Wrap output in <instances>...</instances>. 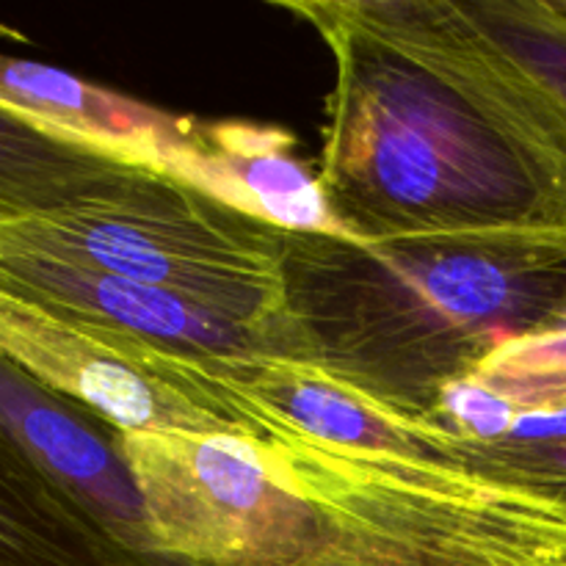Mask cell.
<instances>
[{"label":"cell","instance_id":"cell-10","mask_svg":"<svg viewBox=\"0 0 566 566\" xmlns=\"http://www.w3.org/2000/svg\"><path fill=\"white\" fill-rule=\"evenodd\" d=\"M169 171L282 232L348 235L321 177L310 175L293 155V138L276 127L188 119L186 144Z\"/></svg>","mask_w":566,"mask_h":566},{"label":"cell","instance_id":"cell-8","mask_svg":"<svg viewBox=\"0 0 566 566\" xmlns=\"http://www.w3.org/2000/svg\"><path fill=\"white\" fill-rule=\"evenodd\" d=\"M0 287L59 313L138 335L188 357L276 354V348L258 332L219 318L177 293L99 271H83L39 258H0Z\"/></svg>","mask_w":566,"mask_h":566},{"label":"cell","instance_id":"cell-3","mask_svg":"<svg viewBox=\"0 0 566 566\" xmlns=\"http://www.w3.org/2000/svg\"><path fill=\"white\" fill-rule=\"evenodd\" d=\"M0 258H39L177 293L302 357L285 232L186 177L114 158L3 114Z\"/></svg>","mask_w":566,"mask_h":566},{"label":"cell","instance_id":"cell-13","mask_svg":"<svg viewBox=\"0 0 566 566\" xmlns=\"http://www.w3.org/2000/svg\"><path fill=\"white\" fill-rule=\"evenodd\" d=\"M453 464L566 503V401L517 415L459 453Z\"/></svg>","mask_w":566,"mask_h":566},{"label":"cell","instance_id":"cell-9","mask_svg":"<svg viewBox=\"0 0 566 566\" xmlns=\"http://www.w3.org/2000/svg\"><path fill=\"white\" fill-rule=\"evenodd\" d=\"M3 431L75 492L111 534L119 536L149 566H177L155 547L136 479L122 459L114 437L94 429L92 420L72 412L61 396L33 381L25 370L3 359Z\"/></svg>","mask_w":566,"mask_h":566},{"label":"cell","instance_id":"cell-7","mask_svg":"<svg viewBox=\"0 0 566 566\" xmlns=\"http://www.w3.org/2000/svg\"><path fill=\"white\" fill-rule=\"evenodd\" d=\"M199 379L232 407L274 418L337 448L426 459L412 415L310 357H191Z\"/></svg>","mask_w":566,"mask_h":566},{"label":"cell","instance_id":"cell-2","mask_svg":"<svg viewBox=\"0 0 566 566\" xmlns=\"http://www.w3.org/2000/svg\"><path fill=\"white\" fill-rule=\"evenodd\" d=\"M302 357L418 409L497 348L566 329V227L285 232Z\"/></svg>","mask_w":566,"mask_h":566},{"label":"cell","instance_id":"cell-14","mask_svg":"<svg viewBox=\"0 0 566 566\" xmlns=\"http://www.w3.org/2000/svg\"><path fill=\"white\" fill-rule=\"evenodd\" d=\"M481 9L566 97V3H481Z\"/></svg>","mask_w":566,"mask_h":566},{"label":"cell","instance_id":"cell-6","mask_svg":"<svg viewBox=\"0 0 566 566\" xmlns=\"http://www.w3.org/2000/svg\"><path fill=\"white\" fill-rule=\"evenodd\" d=\"M3 359L50 392L92 409L94 418L127 434L197 431L243 434L241 420L210 387L205 398L177 374L169 348L138 335L59 313L0 287Z\"/></svg>","mask_w":566,"mask_h":566},{"label":"cell","instance_id":"cell-5","mask_svg":"<svg viewBox=\"0 0 566 566\" xmlns=\"http://www.w3.org/2000/svg\"><path fill=\"white\" fill-rule=\"evenodd\" d=\"M155 547L177 566H293L315 514L247 434L114 429Z\"/></svg>","mask_w":566,"mask_h":566},{"label":"cell","instance_id":"cell-11","mask_svg":"<svg viewBox=\"0 0 566 566\" xmlns=\"http://www.w3.org/2000/svg\"><path fill=\"white\" fill-rule=\"evenodd\" d=\"M0 105L6 116L33 130L160 169H169L188 136V119L166 116L36 61H3Z\"/></svg>","mask_w":566,"mask_h":566},{"label":"cell","instance_id":"cell-12","mask_svg":"<svg viewBox=\"0 0 566 566\" xmlns=\"http://www.w3.org/2000/svg\"><path fill=\"white\" fill-rule=\"evenodd\" d=\"M0 490L3 566H149L9 431L0 442Z\"/></svg>","mask_w":566,"mask_h":566},{"label":"cell","instance_id":"cell-4","mask_svg":"<svg viewBox=\"0 0 566 566\" xmlns=\"http://www.w3.org/2000/svg\"><path fill=\"white\" fill-rule=\"evenodd\" d=\"M227 407L313 509L315 539L293 566H566L556 497L442 459L337 448Z\"/></svg>","mask_w":566,"mask_h":566},{"label":"cell","instance_id":"cell-1","mask_svg":"<svg viewBox=\"0 0 566 566\" xmlns=\"http://www.w3.org/2000/svg\"><path fill=\"white\" fill-rule=\"evenodd\" d=\"M335 59L321 182L354 238L566 227V97L481 3H293Z\"/></svg>","mask_w":566,"mask_h":566}]
</instances>
